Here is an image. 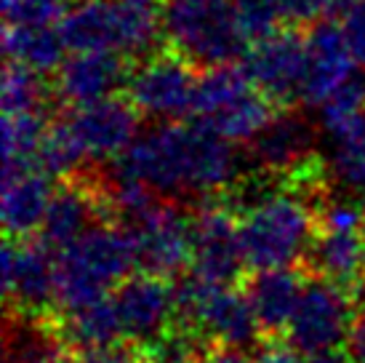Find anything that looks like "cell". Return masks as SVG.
<instances>
[{
  "instance_id": "cell-1",
  "label": "cell",
  "mask_w": 365,
  "mask_h": 363,
  "mask_svg": "<svg viewBox=\"0 0 365 363\" xmlns=\"http://www.w3.org/2000/svg\"><path fill=\"white\" fill-rule=\"evenodd\" d=\"M243 155L235 141L205 123L163 121L139 134L120 158L110 161L112 174L153 187L160 198L195 206L197 201L227 195L240 179Z\"/></svg>"
},
{
  "instance_id": "cell-2",
  "label": "cell",
  "mask_w": 365,
  "mask_h": 363,
  "mask_svg": "<svg viewBox=\"0 0 365 363\" xmlns=\"http://www.w3.org/2000/svg\"><path fill=\"white\" fill-rule=\"evenodd\" d=\"M331 190V179L280 182L262 187L254 203L237 209L240 249L248 270L296 267L317 230V203Z\"/></svg>"
},
{
  "instance_id": "cell-3",
  "label": "cell",
  "mask_w": 365,
  "mask_h": 363,
  "mask_svg": "<svg viewBox=\"0 0 365 363\" xmlns=\"http://www.w3.org/2000/svg\"><path fill=\"white\" fill-rule=\"evenodd\" d=\"M136 267L131 232L125 224L102 222L59 252L56 313L110 297Z\"/></svg>"
},
{
  "instance_id": "cell-4",
  "label": "cell",
  "mask_w": 365,
  "mask_h": 363,
  "mask_svg": "<svg viewBox=\"0 0 365 363\" xmlns=\"http://www.w3.org/2000/svg\"><path fill=\"white\" fill-rule=\"evenodd\" d=\"M59 30L72 51H120L131 59L165 43L160 0H81Z\"/></svg>"
},
{
  "instance_id": "cell-5",
  "label": "cell",
  "mask_w": 365,
  "mask_h": 363,
  "mask_svg": "<svg viewBox=\"0 0 365 363\" xmlns=\"http://www.w3.org/2000/svg\"><path fill=\"white\" fill-rule=\"evenodd\" d=\"M163 41L197 70L243 61L251 46L235 0H163Z\"/></svg>"
},
{
  "instance_id": "cell-6",
  "label": "cell",
  "mask_w": 365,
  "mask_h": 363,
  "mask_svg": "<svg viewBox=\"0 0 365 363\" xmlns=\"http://www.w3.org/2000/svg\"><path fill=\"white\" fill-rule=\"evenodd\" d=\"M176 323L195 332L211 347L251 350L264 342L245 292L184 272L176 278Z\"/></svg>"
},
{
  "instance_id": "cell-7",
  "label": "cell",
  "mask_w": 365,
  "mask_h": 363,
  "mask_svg": "<svg viewBox=\"0 0 365 363\" xmlns=\"http://www.w3.org/2000/svg\"><path fill=\"white\" fill-rule=\"evenodd\" d=\"M277 110L264 91L256 89L243 61L203 70L195 94V121L205 123L235 144H248Z\"/></svg>"
},
{
  "instance_id": "cell-8",
  "label": "cell",
  "mask_w": 365,
  "mask_h": 363,
  "mask_svg": "<svg viewBox=\"0 0 365 363\" xmlns=\"http://www.w3.org/2000/svg\"><path fill=\"white\" fill-rule=\"evenodd\" d=\"M245 155L256 171L280 182H307L328 171L317 150V126L294 104L274 110L262 131L245 144Z\"/></svg>"
},
{
  "instance_id": "cell-9",
  "label": "cell",
  "mask_w": 365,
  "mask_h": 363,
  "mask_svg": "<svg viewBox=\"0 0 365 363\" xmlns=\"http://www.w3.org/2000/svg\"><path fill=\"white\" fill-rule=\"evenodd\" d=\"M197 67L163 43L160 49L133 59L125 83V96L150 121H184L195 112L197 94Z\"/></svg>"
},
{
  "instance_id": "cell-10",
  "label": "cell",
  "mask_w": 365,
  "mask_h": 363,
  "mask_svg": "<svg viewBox=\"0 0 365 363\" xmlns=\"http://www.w3.org/2000/svg\"><path fill=\"white\" fill-rule=\"evenodd\" d=\"M56 262L59 252L35 232L27 238L6 235L3 246V297L6 313L51 318L56 315Z\"/></svg>"
},
{
  "instance_id": "cell-11",
  "label": "cell",
  "mask_w": 365,
  "mask_h": 363,
  "mask_svg": "<svg viewBox=\"0 0 365 363\" xmlns=\"http://www.w3.org/2000/svg\"><path fill=\"white\" fill-rule=\"evenodd\" d=\"M192 212V262L190 272L211 283L237 286L245 275V259L237 232V209L230 195H213L190 206Z\"/></svg>"
},
{
  "instance_id": "cell-12",
  "label": "cell",
  "mask_w": 365,
  "mask_h": 363,
  "mask_svg": "<svg viewBox=\"0 0 365 363\" xmlns=\"http://www.w3.org/2000/svg\"><path fill=\"white\" fill-rule=\"evenodd\" d=\"M131 232L136 267L163 278H182L192 262V212L187 203L160 201L139 219L125 224Z\"/></svg>"
},
{
  "instance_id": "cell-13",
  "label": "cell",
  "mask_w": 365,
  "mask_h": 363,
  "mask_svg": "<svg viewBox=\"0 0 365 363\" xmlns=\"http://www.w3.org/2000/svg\"><path fill=\"white\" fill-rule=\"evenodd\" d=\"M355 315V297L323 278L307 275L283 342L302 355L336 350L349 339Z\"/></svg>"
},
{
  "instance_id": "cell-14",
  "label": "cell",
  "mask_w": 365,
  "mask_h": 363,
  "mask_svg": "<svg viewBox=\"0 0 365 363\" xmlns=\"http://www.w3.org/2000/svg\"><path fill=\"white\" fill-rule=\"evenodd\" d=\"M243 67L277 107L302 101L307 78V30L280 27L262 41H254L243 56Z\"/></svg>"
},
{
  "instance_id": "cell-15",
  "label": "cell",
  "mask_w": 365,
  "mask_h": 363,
  "mask_svg": "<svg viewBox=\"0 0 365 363\" xmlns=\"http://www.w3.org/2000/svg\"><path fill=\"white\" fill-rule=\"evenodd\" d=\"M120 318L123 339L133 347H147L168 334L176 323V283L153 272H133L112 292Z\"/></svg>"
},
{
  "instance_id": "cell-16",
  "label": "cell",
  "mask_w": 365,
  "mask_h": 363,
  "mask_svg": "<svg viewBox=\"0 0 365 363\" xmlns=\"http://www.w3.org/2000/svg\"><path fill=\"white\" fill-rule=\"evenodd\" d=\"M61 115L67 118L72 134L78 136L93 166L120 158L136 141L142 123V112L133 107L125 94H112L88 104L67 107Z\"/></svg>"
},
{
  "instance_id": "cell-17",
  "label": "cell",
  "mask_w": 365,
  "mask_h": 363,
  "mask_svg": "<svg viewBox=\"0 0 365 363\" xmlns=\"http://www.w3.org/2000/svg\"><path fill=\"white\" fill-rule=\"evenodd\" d=\"M133 59L120 51H75L53 72V96L59 107H78L88 101L123 94Z\"/></svg>"
},
{
  "instance_id": "cell-18",
  "label": "cell",
  "mask_w": 365,
  "mask_h": 363,
  "mask_svg": "<svg viewBox=\"0 0 365 363\" xmlns=\"http://www.w3.org/2000/svg\"><path fill=\"white\" fill-rule=\"evenodd\" d=\"M355 54L349 49L341 21L320 19L307 27V78L302 104L323 107L325 99L355 75Z\"/></svg>"
},
{
  "instance_id": "cell-19",
  "label": "cell",
  "mask_w": 365,
  "mask_h": 363,
  "mask_svg": "<svg viewBox=\"0 0 365 363\" xmlns=\"http://www.w3.org/2000/svg\"><path fill=\"white\" fill-rule=\"evenodd\" d=\"M299 267L360 299L365 294V230L317 227Z\"/></svg>"
},
{
  "instance_id": "cell-20",
  "label": "cell",
  "mask_w": 365,
  "mask_h": 363,
  "mask_svg": "<svg viewBox=\"0 0 365 363\" xmlns=\"http://www.w3.org/2000/svg\"><path fill=\"white\" fill-rule=\"evenodd\" d=\"M307 272L296 267H272L259 270L245 283V297L251 302L256 326L262 332L264 342H283L285 332L291 326V318L296 313L299 297L304 292Z\"/></svg>"
},
{
  "instance_id": "cell-21",
  "label": "cell",
  "mask_w": 365,
  "mask_h": 363,
  "mask_svg": "<svg viewBox=\"0 0 365 363\" xmlns=\"http://www.w3.org/2000/svg\"><path fill=\"white\" fill-rule=\"evenodd\" d=\"M56 179L41 169L3 176V227L11 238H27L41 230Z\"/></svg>"
},
{
  "instance_id": "cell-22",
  "label": "cell",
  "mask_w": 365,
  "mask_h": 363,
  "mask_svg": "<svg viewBox=\"0 0 365 363\" xmlns=\"http://www.w3.org/2000/svg\"><path fill=\"white\" fill-rule=\"evenodd\" d=\"M53 321H56L61 339L67 342V347L75 355L112 347L123 339L120 318H118V310L112 302V294L91 304L75 307V310L56 313Z\"/></svg>"
},
{
  "instance_id": "cell-23",
  "label": "cell",
  "mask_w": 365,
  "mask_h": 363,
  "mask_svg": "<svg viewBox=\"0 0 365 363\" xmlns=\"http://www.w3.org/2000/svg\"><path fill=\"white\" fill-rule=\"evenodd\" d=\"M6 59L19 61L24 67L53 75L64 61V35L53 24H6L3 30Z\"/></svg>"
},
{
  "instance_id": "cell-24",
  "label": "cell",
  "mask_w": 365,
  "mask_h": 363,
  "mask_svg": "<svg viewBox=\"0 0 365 363\" xmlns=\"http://www.w3.org/2000/svg\"><path fill=\"white\" fill-rule=\"evenodd\" d=\"M51 121L46 112H6L3 121V176L38 169L43 139Z\"/></svg>"
},
{
  "instance_id": "cell-25",
  "label": "cell",
  "mask_w": 365,
  "mask_h": 363,
  "mask_svg": "<svg viewBox=\"0 0 365 363\" xmlns=\"http://www.w3.org/2000/svg\"><path fill=\"white\" fill-rule=\"evenodd\" d=\"M56 104L53 86L43 81V72L6 59L3 67V112H46Z\"/></svg>"
},
{
  "instance_id": "cell-26",
  "label": "cell",
  "mask_w": 365,
  "mask_h": 363,
  "mask_svg": "<svg viewBox=\"0 0 365 363\" xmlns=\"http://www.w3.org/2000/svg\"><path fill=\"white\" fill-rule=\"evenodd\" d=\"M320 110H323L325 131L334 129V126H341V123H346L349 118H355V115H360L365 110V67L357 70L341 89H336L325 99V104Z\"/></svg>"
},
{
  "instance_id": "cell-27",
  "label": "cell",
  "mask_w": 365,
  "mask_h": 363,
  "mask_svg": "<svg viewBox=\"0 0 365 363\" xmlns=\"http://www.w3.org/2000/svg\"><path fill=\"white\" fill-rule=\"evenodd\" d=\"M6 24H56L70 11V0H0Z\"/></svg>"
},
{
  "instance_id": "cell-28",
  "label": "cell",
  "mask_w": 365,
  "mask_h": 363,
  "mask_svg": "<svg viewBox=\"0 0 365 363\" xmlns=\"http://www.w3.org/2000/svg\"><path fill=\"white\" fill-rule=\"evenodd\" d=\"M243 30L248 35V41H262L267 35H272L274 30L283 27L280 19V9L277 0H235Z\"/></svg>"
},
{
  "instance_id": "cell-29",
  "label": "cell",
  "mask_w": 365,
  "mask_h": 363,
  "mask_svg": "<svg viewBox=\"0 0 365 363\" xmlns=\"http://www.w3.org/2000/svg\"><path fill=\"white\" fill-rule=\"evenodd\" d=\"M283 27H302L307 30L309 24L325 19L336 9V0H277Z\"/></svg>"
},
{
  "instance_id": "cell-30",
  "label": "cell",
  "mask_w": 365,
  "mask_h": 363,
  "mask_svg": "<svg viewBox=\"0 0 365 363\" xmlns=\"http://www.w3.org/2000/svg\"><path fill=\"white\" fill-rule=\"evenodd\" d=\"M339 14H341V27H344V35L349 41V49L355 54L357 64L365 67V0L349 3Z\"/></svg>"
},
{
  "instance_id": "cell-31",
  "label": "cell",
  "mask_w": 365,
  "mask_h": 363,
  "mask_svg": "<svg viewBox=\"0 0 365 363\" xmlns=\"http://www.w3.org/2000/svg\"><path fill=\"white\" fill-rule=\"evenodd\" d=\"M75 363H147V358L133 344H112V347L75 355Z\"/></svg>"
},
{
  "instance_id": "cell-32",
  "label": "cell",
  "mask_w": 365,
  "mask_h": 363,
  "mask_svg": "<svg viewBox=\"0 0 365 363\" xmlns=\"http://www.w3.org/2000/svg\"><path fill=\"white\" fill-rule=\"evenodd\" d=\"M346 355L352 363H365V310L355 315L352 332L346 339Z\"/></svg>"
},
{
  "instance_id": "cell-33",
  "label": "cell",
  "mask_w": 365,
  "mask_h": 363,
  "mask_svg": "<svg viewBox=\"0 0 365 363\" xmlns=\"http://www.w3.org/2000/svg\"><path fill=\"white\" fill-rule=\"evenodd\" d=\"M192 363H254L245 350L235 347H208L203 355H197Z\"/></svg>"
},
{
  "instance_id": "cell-34",
  "label": "cell",
  "mask_w": 365,
  "mask_h": 363,
  "mask_svg": "<svg viewBox=\"0 0 365 363\" xmlns=\"http://www.w3.org/2000/svg\"><path fill=\"white\" fill-rule=\"evenodd\" d=\"M254 363H304V355L296 353L294 347H288L285 342H274L267 344V350Z\"/></svg>"
},
{
  "instance_id": "cell-35",
  "label": "cell",
  "mask_w": 365,
  "mask_h": 363,
  "mask_svg": "<svg viewBox=\"0 0 365 363\" xmlns=\"http://www.w3.org/2000/svg\"><path fill=\"white\" fill-rule=\"evenodd\" d=\"M304 363H352V361H349L346 353H341V347H336V350H320V353L304 355Z\"/></svg>"
}]
</instances>
